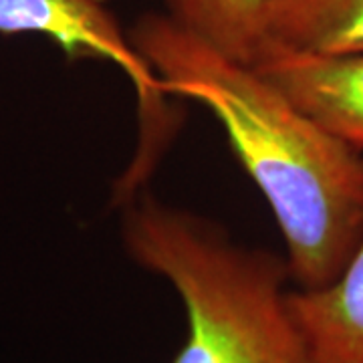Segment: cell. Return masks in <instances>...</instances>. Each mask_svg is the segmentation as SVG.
<instances>
[{"mask_svg":"<svg viewBox=\"0 0 363 363\" xmlns=\"http://www.w3.org/2000/svg\"><path fill=\"white\" fill-rule=\"evenodd\" d=\"M169 95L204 105L269 202L297 289L337 279L363 242V154L303 111L255 65L230 59L166 13L130 33Z\"/></svg>","mask_w":363,"mask_h":363,"instance_id":"1","label":"cell"},{"mask_svg":"<svg viewBox=\"0 0 363 363\" xmlns=\"http://www.w3.org/2000/svg\"><path fill=\"white\" fill-rule=\"evenodd\" d=\"M119 208L125 252L184 307L186 337L172 363H317L291 307L283 257L145 190Z\"/></svg>","mask_w":363,"mask_h":363,"instance_id":"2","label":"cell"},{"mask_svg":"<svg viewBox=\"0 0 363 363\" xmlns=\"http://www.w3.org/2000/svg\"><path fill=\"white\" fill-rule=\"evenodd\" d=\"M0 35H37L55 43L67 61H105L133 85L138 104V150L113 184L121 206L145 190L169 143L180 131L178 111L154 69L135 49L116 14L101 0H0Z\"/></svg>","mask_w":363,"mask_h":363,"instance_id":"3","label":"cell"},{"mask_svg":"<svg viewBox=\"0 0 363 363\" xmlns=\"http://www.w3.org/2000/svg\"><path fill=\"white\" fill-rule=\"evenodd\" d=\"M255 67L303 111L363 152V52H267Z\"/></svg>","mask_w":363,"mask_h":363,"instance_id":"4","label":"cell"},{"mask_svg":"<svg viewBox=\"0 0 363 363\" xmlns=\"http://www.w3.org/2000/svg\"><path fill=\"white\" fill-rule=\"evenodd\" d=\"M291 307L317 363H363V242L319 289H291Z\"/></svg>","mask_w":363,"mask_h":363,"instance_id":"5","label":"cell"},{"mask_svg":"<svg viewBox=\"0 0 363 363\" xmlns=\"http://www.w3.org/2000/svg\"><path fill=\"white\" fill-rule=\"evenodd\" d=\"M267 52L359 55L363 0H272L260 57Z\"/></svg>","mask_w":363,"mask_h":363,"instance_id":"6","label":"cell"},{"mask_svg":"<svg viewBox=\"0 0 363 363\" xmlns=\"http://www.w3.org/2000/svg\"><path fill=\"white\" fill-rule=\"evenodd\" d=\"M166 14L222 55L255 65L272 0H164Z\"/></svg>","mask_w":363,"mask_h":363,"instance_id":"7","label":"cell"}]
</instances>
